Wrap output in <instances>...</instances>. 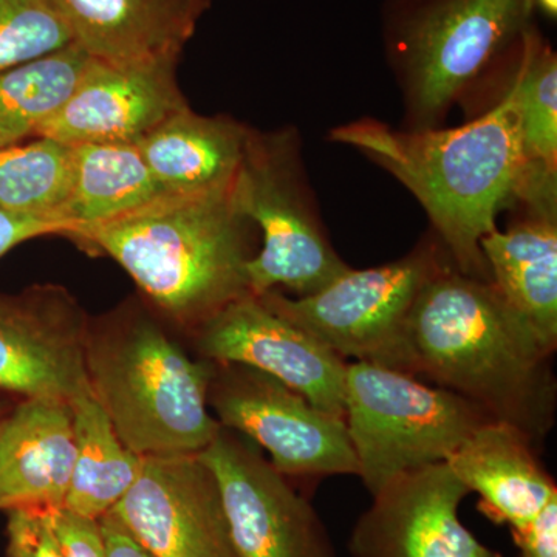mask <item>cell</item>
<instances>
[{"instance_id": "obj_22", "label": "cell", "mask_w": 557, "mask_h": 557, "mask_svg": "<svg viewBox=\"0 0 557 557\" xmlns=\"http://www.w3.org/2000/svg\"><path fill=\"white\" fill-rule=\"evenodd\" d=\"M522 39V60L508 90L527 161L522 205L528 211L556 212L557 61L533 33L527 30Z\"/></svg>"}, {"instance_id": "obj_23", "label": "cell", "mask_w": 557, "mask_h": 557, "mask_svg": "<svg viewBox=\"0 0 557 557\" xmlns=\"http://www.w3.org/2000/svg\"><path fill=\"white\" fill-rule=\"evenodd\" d=\"M75 465L64 508L100 520L115 508L141 471L143 457L124 445L94 395L70 403Z\"/></svg>"}, {"instance_id": "obj_29", "label": "cell", "mask_w": 557, "mask_h": 557, "mask_svg": "<svg viewBox=\"0 0 557 557\" xmlns=\"http://www.w3.org/2000/svg\"><path fill=\"white\" fill-rule=\"evenodd\" d=\"M50 234L67 236L69 226L60 220L22 215L0 208V259L17 245Z\"/></svg>"}, {"instance_id": "obj_9", "label": "cell", "mask_w": 557, "mask_h": 557, "mask_svg": "<svg viewBox=\"0 0 557 557\" xmlns=\"http://www.w3.org/2000/svg\"><path fill=\"white\" fill-rule=\"evenodd\" d=\"M533 0H442L406 33L410 110L429 127L515 36L527 32Z\"/></svg>"}, {"instance_id": "obj_8", "label": "cell", "mask_w": 557, "mask_h": 557, "mask_svg": "<svg viewBox=\"0 0 557 557\" xmlns=\"http://www.w3.org/2000/svg\"><path fill=\"white\" fill-rule=\"evenodd\" d=\"M208 403L220 426L267 450L285 478L358 475L346 421L267 373L214 362Z\"/></svg>"}, {"instance_id": "obj_19", "label": "cell", "mask_w": 557, "mask_h": 557, "mask_svg": "<svg viewBox=\"0 0 557 557\" xmlns=\"http://www.w3.org/2000/svg\"><path fill=\"white\" fill-rule=\"evenodd\" d=\"M249 132L225 116H201L186 108L135 145L161 188L170 196H190L228 189L236 183Z\"/></svg>"}, {"instance_id": "obj_16", "label": "cell", "mask_w": 557, "mask_h": 557, "mask_svg": "<svg viewBox=\"0 0 557 557\" xmlns=\"http://www.w3.org/2000/svg\"><path fill=\"white\" fill-rule=\"evenodd\" d=\"M73 465L72 405L20 399L0 420V511L64 507Z\"/></svg>"}, {"instance_id": "obj_10", "label": "cell", "mask_w": 557, "mask_h": 557, "mask_svg": "<svg viewBox=\"0 0 557 557\" xmlns=\"http://www.w3.org/2000/svg\"><path fill=\"white\" fill-rule=\"evenodd\" d=\"M199 456L218 479L236 557H338L317 509L251 440L222 428Z\"/></svg>"}, {"instance_id": "obj_26", "label": "cell", "mask_w": 557, "mask_h": 557, "mask_svg": "<svg viewBox=\"0 0 557 557\" xmlns=\"http://www.w3.org/2000/svg\"><path fill=\"white\" fill-rule=\"evenodd\" d=\"M72 44L53 0H0V73Z\"/></svg>"}, {"instance_id": "obj_30", "label": "cell", "mask_w": 557, "mask_h": 557, "mask_svg": "<svg viewBox=\"0 0 557 557\" xmlns=\"http://www.w3.org/2000/svg\"><path fill=\"white\" fill-rule=\"evenodd\" d=\"M512 541L520 549V557H557V497L522 531L512 534Z\"/></svg>"}, {"instance_id": "obj_1", "label": "cell", "mask_w": 557, "mask_h": 557, "mask_svg": "<svg viewBox=\"0 0 557 557\" xmlns=\"http://www.w3.org/2000/svg\"><path fill=\"white\" fill-rule=\"evenodd\" d=\"M413 376L454 392L533 445L552 431L556 381L547 348L491 281L448 263L418 296L410 318Z\"/></svg>"}, {"instance_id": "obj_24", "label": "cell", "mask_w": 557, "mask_h": 557, "mask_svg": "<svg viewBox=\"0 0 557 557\" xmlns=\"http://www.w3.org/2000/svg\"><path fill=\"white\" fill-rule=\"evenodd\" d=\"M90 61L72 44L0 73V148L36 137L72 97Z\"/></svg>"}, {"instance_id": "obj_20", "label": "cell", "mask_w": 557, "mask_h": 557, "mask_svg": "<svg viewBox=\"0 0 557 557\" xmlns=\"http://www.w3.org/2000/svg\"><path fill=\"white\" fill-rule=\"evenodd\" d=\"M491 282L549 354L557 347L556 212L527 211L480 242Z\"/></svg>"}, {"instance_id": "obj_14", "label": "cell", "mask_w": 557, "mask_h": 557, "mask_svg": "<svg viewBox=\"0 0 557 557\" xmlns=\"http://www.w3.org/2000/svg\"><path fill=\"white\" fill-rule=\"evenodd\" d=\"M471 494L448 465L417 469L373 497L348 539L351 557H504L461 523Z\"/></svg>"}, {"instance_id": "obj_5", "label": "cell", "mask_w": 557, "mask_h": 557, "mask_svg": "<svg viewBox=\"0 0 557 557\" xmlns=\"http://www.w3.org/2000/svg\"><path fill=\"white\" fill-rule=\"evenodd\" d=\"M344 421L358 478L372 496L392 480L448 458L491 420L468 399L372 362H347Z\"/></svg>"}, {"instance_id": "obj_4", "label": "cell", "mask_w": 557, "mask_h": 557, "mask_svg": "<svg viewBox=\"0 0 557 557\" xmlns=\"http://www.w3.org/2000/svg\"><path fill=\"white\" fill-rule=\"evenodd\" d=\"M86 370L91 395L139 457L200 454L222 429L208 403L214 362L193 357L149 311L121 307L90 321Z\"/></svg>"}, {"instance_id": "obj_3", "label": "cell", "mask_w": 557, "mask_h": 557, "mask_svg": "<svg viewBox=\"0 0 557 557\" xmlns=\"http://www.w3.org/2000/svg\"><path fill=\"white\" fill-rule=\"evenodd\" d=\"M249 225L233 185L163 197L70 237L115 260L163 321L193 335L230 304L251 295Z\"/></svg>"}, {"instance_id": "obj_2", "label": "cell", "mask_w": 557, "mask_h": 557, "mask_svg": "<svg viewBox=\"0 0 557 557\" xmlns=\"http://www.w3.org/2000/svg\"><path fill=\"white\" fill-rule=\"evenodd\" d=\"M330 138L368 153L420 200L454 267L491 281L480 242L497 230L500 209L522 203L527 161L509 91L480 119L456 129H392L357 121Z\"/></svg>"}, {"instance_id": "obj_25", "label": "cell", "mask_w": 557, "mask_h": 557, "mask_svg": "<svg viewBox=\"0 0 557 557\" xmlns=\"http://www.w3.org/2000/svg\"><path fill=\"white\" fill-rule=\"evenodd\" d=\"M72 178L73 146L36 137L27 145L0 148V208L7 211L60 220L69 226L62 211Z\"/></svg>"}, {"instance_id": "obj_6", "label": "cell", "mask_w": 557, "mask_h": 557, "mask_svg": "<svg viewBox=\"0 0 557 557\" xmlns=\"http://www.w3.org/2000/svg\"><path fill=\"white\" fill-rule=\"evenodd\" d=\"M445 260L424 245L406 258L368 270H348L304 298L277 289L259 298L346 361L372 362L413 375L410 318L421 289Z\"/></svg>"}, {"instance_id": "obj_12", "label": "cell", "mask_w": 557, "mask_h": 557, "mask_svg": "<svg viewBox=\"0 0 557 557\" xmlns=\"http://www.w3.org/2000/svg\"><path fill=\"white\" fill-rule=\"evenodd\" d=\"M199 357L247 366L284 383L314 408L344 420L347 361L259 296L230 304L193 333Z\"/></svg>"}, {"instance_id": "obj_27", "label": "cell", "mask_w": 557, "mask_h": 557, "mask_svg": "<svg viewBox=\"0 0 557 557\" xmlns=\"http://www.w3.org/2000/svg\"><path fill=\"white\" fill-rule=\"evenodd\" d=\"M51 509L24 507L7 511V556L65 557Z\"/></svg>"}, {"instance_id": "obj_13", "label": "cell", "mask_w": 557, "mask_h": 557, "mask_svg": "<svg viewBox=\"0 0 557 557\" xmlns=\"http://www.w3.org/2000/svg\"><path fill=\"white\" fill-rule=\"evenodd\" d=\"M110 515L153 557H236L218 479L199 454L143 457Z\"/></svg>"}, {"instance_id": "obj_31", "label": "cell", "mask_w": 557, "mask_h": 557, "mask_svg": "<svg viewBox=\"0 0 557 557\" xmlns=\"http://www.w3.org/2000/svg\"><path fill=\"white\" fill-rule=\"evenodd\" d=\"M100 528L108 557H153L110 512L100 519Z\"/></svg>"}, {"instance_id": "obj_21", "label": "cell", "mask_w": 557, "mask_h": 557, "mask_svg": "<svg viewBox=\"0 0 557 557\" xmlns=\"http://www.w3.org/2000/svg\"><path fill=\"white\" fill-rule=\"evenodd\" d=\"M168 196L135 143L73 146L72 189L62 211L70 226L67 237Z\"/></svg>"}, {"instance_id": "obj_11", "label": "cell", "mask_w": 557, "mask_h": 557, "mask_svg": "<svg viewBox=\"0 0 557 557\" xmlns=\"http://www.w3.org/2000/svg\"><path fill=\"white\" fill-rule=\"evenodd\" d=\"M90 319L60 285L0 295V394L73 403L91 394Z\"/></svg>"}, {"instance_id": "obj_17", "label": "cell", "mask_w": 557, "mask_h": 557, "mask_svg": "<svg viewBox=\"0 0 557 557\" xmlns=\"http://www.w3.org/2000/svg\"><path fill=\"white\" fill-rule=\"evenodd\" d=\"M73 42L95 60H178L211 0H53Z\"/></svg>"}, {"instance_id": "obj_28", "label": "cell", "mask_w": 557, "mask_h": 557, "mask_svg": "<svg viewBox=\"0 0 557 557\" xmlns=\"http://www.w3.org/2000/svg\"><path fill=\"white\" fill-rule=\"evenodd\" d=\"M54 530L65 557H108L100 520L83 518L70 509H51Z\"/></svg>"}, {"instance_id": "obj_33", "label": "cell", "mask_w": 557, "mask_h": 557, "mask_svg": "<svg viewBox=\"0 0 557 557\" xmlns=\"http://www.w3.org/2000/svg\"><path fill=\"white\" fill-rule=\"evenodd\" d=\"M10 406L7 405L5 401H2L0 399V420H2L3 416H5L7 412H9Z\"/></svg>"}, {"instance_id": "obj_7", "label": "cell", "mask_w": 557, "mask_h": 557, "mask_svg": "<svg viewBox=\"0 0 557 557\" xmlns=\"http://www.w3.org/2000/svg\"><path fill=\"white\" fill-rule=\"evenodd\" d=\"M234 196L242 214L262 236V247L247 263L252 296L285 287L304 298L350 270L304 196L292 135L249 132Z\"/></svg>"}, {"instance_id": "obj_18", "label": "cell", "mask_w": 557, "mask_h": 557, "mask_svg": "<svg viewBox=\"0 0 557 557\" xmlns=\"http://www.w3.org/2000/svg\"><path fill=\"white\" fill-rule=\"evenodd\" d=\"M450 471L480 496L487 519L519 533L557 497V486L536 456V446L511 424L487 421L446 461Z\"/></svg>"}, {"instance_id": "obj_32", "label": "cell", "mask_w": 557, "mask_h": 557, "mask_svg": "<svg viewBox=\"0 0 557 557\" xmlns=\"http://www.w3.org/2000/svg\"><path fill=\"white\" fill-rule=\"evenodd\" d=\"M534 5H537L539 9L545 11L548 16L556 17L557 14V0H533Z\"/></svg>"}, {"instance_id": "obj_15", "label": "cell", "mask_w": 557, "mask_h": 557, "mask_svg": "<svg viewBox=\"0 0 557 557\" xmlns=\"http://www.w3.org/2000/svg\"><path fill=\"white\" fill-rule=\"evenodd\" d=\"M177 62L166 58L113 64L91 58L72 97L36 137L69 146L137 143L189 108L178 87Z\"/></svg>"}]
</instances>
